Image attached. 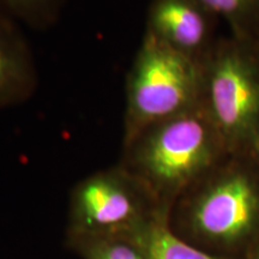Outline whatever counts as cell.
Wrapping results in <instances>:
<instances>
[{
    "label": "cell",
    "mask_w": 259,
    "mask_h": 259,
    "mask_svg": "<svg viewBox=\"0 0 259 259\" xmlns=\"http://www.w3.org/2000/svg\"><path fill=\"white\" fill-rule=\"evenodd\" d=\"M251 156L253 157V160L255 161V163H257L258 167H259V137L257 139V142H255L253 149H252Z\"/></svg>",
    "instance_id": "cell-13"
},
{
    "label": "cell",
    "mask_w": 259,
    "mask_h": 259,
    "mask_svg": "<svg viewBox=\"0 0 259 259\" xmlns=\"http://www.w3.org/2000/svg\"><path fill=\"white\" fill-rule=\"evenodd\" d=\"M65 0H0V12L17 23L46 30L59 21Z\"/></svg>",
    "instance_id": "cell-11"
},
{
    "label": "cell",
    "mask_w": 259,
    "mask_h": 259,
    "mask_svg": "<svg viewBox=\"0 0 259 259\" xmlns=\"http://www.w3.org/2000/svg\"><path fill=\"white\" fill-rule=\"evenodd\" d=\"M215 16L199 0H153L145 32L200 63L215 42Z\"/></svg>",
    "instance_id": "cell-6"
},
{
    "label": "cell",
    "mask_w": 259,
    "mask_h": 259,
    "mask_svg": "<svg viewBox=\"0 0 259 259\" xmlns=\"http://www.w3.org/2000/svg\"><path fill=\"white\" fill-rule=\"evenodd\" d=\"M169 210H161L135 233L150 259H228L200 250L171 229Z\"/></svg>",
    "instance_id": "cell-8"
},
{
    "label": "cell",
    "mask_w": 259,
    "mask_h": 259,
    "mask_svg": "<svg viewBox=\"0 0 259 259\" xmlns=\"http://www.w3.org/2000/svg\"><path fill=\"white\" fill-rule=\"evenodd\" d=\"M240 259H259V240Z\"/></svg>",
    "instance_id": "cell-12"
},
{
    "label": "cell",
    "mask_w": 259,
    "mask_h": 259,
    "mask_svg": "<svg viewBox=\"0 0 259 259\" xmlns=\"http://www.w3.org/2000/svg\"><path fill=\"white\" fill-rule=\"evenodd\" d=\"M202 102L200 63L144 32L126 77L122 144Z\"/></svg>",
    "instance_id": "cell-4"
},
{
    "label": "cell",
    "mask_w": 259,
    "mask_h": 259,
    "mask_svg": "<svg viewBox=\"0 0 259 259\" xmlns=\"http://www.w3.org/2000/svg\"><path fill=\"white\" fill-rule=\"evenodd\" d=\"M171 229L200 250L240 259L259 240V167L229 155L177 200Z\"/></svg>",
    "instance_id": "cell-1"
},
{
    "label": "cell",
    "mask_w": 259,
    "mask_h": 259,
    "mask_svg": "<svg viewBox=\"0 0 259 259\" xmlns=\"http://www.w3.org/2000/svg\"><path fill=\"white\" fill-rule=\"evenodd\" d=\"M254 48H255V52H257V54H258V57H259V38L258 40H255L254 42Z\"/></svg>",
    "instance_id": "cell-14"
},
{
    "label": "cell",
    "mask_w": 259,
    "mask_h": 259,
    "mask_svg": "<svg viewBox=\"0 0 259 259\" xmlns=\"http://www.w3.org/2000/svg\"><path fill=\"white\" fill-rule=\"evenodd\" d=\"M38 73L34 54L17 22L0 12V111L34 96Z\"/></svg>",
    "instance_id": "cell-7"
},
{
    "label": "cell",
    "mask_w": 259,
    "mask_h": 259,
    "mask_svg": "<svg viewBox=\"0 0 259 259\" xmlns=\"http://www.w3.org/2000/svg\"><path fill=\"white\" fill-rule=\"evenodd\" d=\"M161 210L167 209L118 163L92 173L73 186L66 235H132Z\"/></svg>",
    "instance_id": "cell-5"
},
{
    "label": "cell",
    "mask_w": 259,
    "mask_h": 259,
    "mask_svg": "<svg viewBox=\"0 0 259 259\" xmlns=\"http://www.w3.org/2000/svg\"><path fill=\"white\" fill-rule=\"evenodd\" d=\"M66 246L80 259H150L135 235H66Z\"/></svg>",
    "instance_id": "cell-9"
},
{
    "label": "cell",
    "mask_w": 259,
    "mask_h": 259,
    "mask_svg": "<svg viewBox=\"0 0 259 259\" xmlns=\"http://www.w3.org/2000/svg\"><path fill=\"white\" fill-rule=\"evenodd\" d=\"M229 155L200 102L122 144L119 163L147 187L161 208L171 210L184 193Z\"/></svg>",
    "instance_id": "cell-2"
},
{
    "label": "cell",
    "mask_w": 259,
    "mask_h": 259,
    "mask_svg": "<svg viewBox=\"0 0 259 259\" xmlns=\"http://www.w3.org/2000/svg\"><path fill=\"white\" fill-rule=\"evenodd\" d=\"M231 28L232 37L245 42L259 38V0H199Z\"/></svg>",
    "instance_id": "cell-10"
},
{
    "label": "cell",
    "mask_w": 259,
    "mask_h": 259,
    "mask_svg": "<svg viewBox=\"0 0 259 259\" xmlns=\"http://www.w3.org/2000/svg\"><path fill=\"white\" fill-rule=\"evenodd\" d=\"M202 105L231 155H251L259 137V57L253 42L222 38L200 61Z\"/></svg>",
    "instance_id": "cell-3"
}]
</instances>
